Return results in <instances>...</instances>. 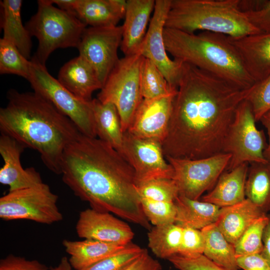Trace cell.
<instances>
[{
  "instance_id": "1",
  "label": "cell",
  "mask_w": 270,
  "mask_h": 270,
  "mask_svg": "<svg viewBox=\"0 0 270 270\" xmlns=\"http://www.w3.org/2000/svg\"><path fill=\"white\" fill-rule=\"evenodd\" d=\"M250 88L184 62L162 143L165 158L197 160L223 153L236 110Z\"/></svg>"
},
{
  "instance_id": "2",
  "label": "cell",
  "mask_w": 270,
  "mask_h": 270,
  "mask_svg": "<svg viewBox=\"0 0 270 270\" xmlns=\"http://www.w3.org/2000/svg\"><path fill=\"white\" fill-rule=\"evenodd\" d=\"M64 182L90 208L112 213L149 230L134 169L124 156L98 138L80 134L61 161Z\"/></svg>"
},
{
  "instance_id": "3",
  "label": "cell",
  "mask_w": 270,
  "mask_h": 270,
  "mask_svg": "<svg viewBox=\"0 0 270 270\" xmlns=\"http://www.w3.org/2000/svg\"><path fill=\"white\" fill-rule=\"evenodd\" d=\"M8 102L0 109V130L26 148L40 154L44 165L61 174L68 146L81 134L75 124L50 101L35 92L10 90Z\"/></svg>"
},
{
  "instance_id": "4",
  "label": "cell",
  "mask_w": 270,
  "mask_h": 270,
  "mask_svg": "<svg viewBox=\"0 0 270 270\" xmlns=\"http://www.w3.org/2000/svg\"><path fill=\"white\" fill-rule=\"evenodd\" d=\"M168 52L174 59L216 75L242 89L255 83L230 38L210 32L190 34L164 28Z\"/></svg>"
},
{
  "instance_id": "5",
  "label": "cell",
  "mask_w": 270,
  "mask_h": 270,
  "mask_svg": "<svg viewBox=\"0 0 270 270\" xmlns=\"http://www.w3.org/2000/svg\"><path fill=\"white\" fill-rule=\"evenodd\" d=\"M165 28L194 34L198 30L232 38L262 33L240 8V0H171Z\"/></svg>"
},
{
  "instance_id": "6",
  "label": "cell",
  "mask_w": 270,
  "mask_h": 270,
  "mask_svg": "<svg viewBox=\"0 0 270 270\" xmlns=\"http://www.w3.org/2000/svg\"><path fill=\"white\" fill-rule=\"evenodd\" d=\"M38 10L26 24L38 40L36 60L42 64L58 48H77L86 26L74 14L54 6L50 0L38 1Z\"/></svg>"
},
{
  "instance_id": "7",
  "label": "cell",
  "mask_w": 270,
  "mask_h": 270,
  "mask_svg": "<svg viewBox=\"0 0 270 270\" xmlns=\"http://www.w3.org/2000/svg\"><path fill=\"white\" fill-rule=\"evenodd\" d=\"M143 59L140 53L120 58L97 96L96 98L102 102L115 106L124 132L128 130L144 99L140 84Z\"/></svg>"
},
{
  "instance_id": "8",
  "label": "cell",
  "mask_w": 270,
  "mask_h": 270,
  "mask_svg": "<svg viewBox=\"0 0 270 270\" xmlns=\"http://www.w3.org/2000/svg\"><path fill=\"white\" fill-rule=\"evenodd\" d=\"M28 80L34 92L50 101L59 111L69 118L79 132L90 137L97 138L90 102L81 100L64 88L48 71L46 65L34 58Z\"/></svg>"
},
{
  "instance_id": "9",
  "label": "cell",
  "mask_w": 270,
  "mask_h": 270,
  "mask_svg": "<svg viewBox=\"0 0 270 270\" xmlns=\"http://www.w3.org/2000/svg\"><path fill=\"white\" fill-rule=\"evenodd\" d=\"M58 196L43 182L26 188L8 192L0 198V218L3 220H26L50 224L61 221Z\"/></svg>"
},
{
  "instance_id": "10",
  "label": "cell",
  "mask_w": 270,
  "mask_h": 270,
  "mask_svg": "<svg viewBox=\"0 0 270 270\" xmlns=\"http://www.w3.org/2000/svg\"><path fill=\"white\" fill-rule=\"evenodd\" d=\"M249 102L238 106L226 140L224 153H230L231 159L226 168L232 170L244 163H266L264 152L266 148L263 130H258Z\"/></svg>"
},
{
  "instance_id": "11",
  "label": "cell",
  "mask_w": 270,
  "mask_h": 270,
  "mask_svg": "<svg viewBox=\"0 0 270 270\" xmlns=\"http://www.w3.org/2000/svg\"><path fill=\"white\" fill-rule=\"evenodd\" d=\"M231 157L230 154L223 152L197 160L166 159L173 168L172 179L179 195L198 200L205 192L214 187L220 175L226 170Z\"/></svg>"
},
{
  "instance_id": "12",
  "label": "cell",
  "mask_w": 270,
  "mask_h": 270,
  "mask_svg": "<svg viewBox=\"0 0 270 270\" xmlns=\"http://www.w3.org/2000/svg\"><path fill=\"white\" fill-rule=\"evenodd\" d=\"M122 26L91 27L84 30L77 47L79 56L94 68L102 86L120 58Z\"/></svg>"
},
{
  "instance_id": "13",
  "label": "cell",
  "mask_w": 270,
  "mask_h": 270,
  "mask_svg": "<svg viewBox=\"0 0 270 270\" xmlns=\"http://www.w3.org/2000/svg\"><path fill=\"white\" fill-rule=\"evenodd\" d=\"M120 154L134 169L136 184L154 179H172L173 168L158 141L140 138L126 131Z\"/></svg>"
},
{
  "instance_id": "14",
  "label": "cell",
  "mask_w": 270,
  "mask_h": 270,
  "mask_svg": "<svg viewBox=\"0 0 270 270\" xmlns=\"http://www.w3.org/2000/svg\"><path fill=\"white\" fill-rule=\"evenodd\" d=\"M170 4L171 0H156L152 16L138 53L152 61L170 86L178 88L184 62L172 60L168 56L164 38V30Z\"/></svg>"
},
{
  "instance_id": "15",
  "label": "cell",
  "mask_w": 270,
  "mask_h": 270,
  "mask_svg": "<svg viewBox=\"0 0 270 270\" xmlns=\"http://www.w3.org/2000/svg\"><path fill=\"white\" fill-rule=\"evenodd\" d=\"M177 90L156 98H144L127 131L138 137L162 143L168 132Z\"/></svg>"
},
{
  "instance_id": "16",
  "label": "cell",
  "mask_w": 270,
  "mask_h": 270,
  "mask_svg": "<svg viewBox=\"0 0 270 270\" xmlns=\"http://www.w3.org/2000/svg\"><path fill=\"white\" fill-rule=\"evenodd\" d=\"M76 229L80 238L120 245L132 242L134 236L132 230L126 222L110 212L92 208L80 212Z\"/></svg>"
},
{
  "instance_id": "17",
  "label": "cell",
  "mask_w": 270,
  "mask_h": 270,
  "mask_svg": "<svg viewBox=\"0 0 270 270\" xmlns=\"http://www.w3.org/2000/svg\"><path fill=\"white\" fill-rule=\"evenodd\" d=\"M26 148L12 137L1 134L0 154L4 164L0 170V182L9 186V192L32 187L43 183L34 168L24 169L20 156Z\"/></svg>"
},
{
  "instance_id": "18",
  "label": "cell",
  "mask_w": 270,
  "mask_h": 270,
  "mask_svg": "<svg viewBox=\"0 0 270 270\" xmlns=\"http://www.w3.org/2000/svg\"><path fill=\"white\" fill-rule=\"evenodd\" d=\"M229 38L255 82L270 74V33Z\"/></svg>"
},
{
  "instance_id": "19",
  "label": "cell",
  "mask_w": 270,
  "mask_h": 270,
  "mask_svg": "<svg viewBox=\"0 0 270 270\" xmlns=\"http://www.w3.org/2000/svg\"><path fill=\"white\" fill-rule=\"evenodd\" d=\"M155 2L156 0H127L120 47L124 56L138 52L146 35Z\"/></svg>"
},
{
  "instance_id": "20",
  "label": "cell",
  "mask_w": 270,
  "mask_h": 270,
  "mask_svg": "<svg viewBox=\"0 0 270 270\" xmlns=\"http://www.w3.org/2000/svg\"><path fill=\"white\" fill-rule=\"evenodd\" d=\"M58 80L78 98L91 101L93 92L101 90L102 84L92 66L78 56L60 69Z\"/></svg>"
},
{
  "instance_id": "21",
  "label": "cell",
  "mask_w": 270,
  "mask_h": 270,
  "mask_svg": "<svg viewBox=\"0 0 270 270\" xmlns=\"http://www.w3.org/2000/svg\"><path fill=\"white\" fill-rule=\"evenodd\" d=\"M126 4V0H76L74 14L91 27L116 26L124 18Z\"/></svg>"
},
{
  "instance_id": "22",
  "label": "cell",
  "mask_w": 270,
  "mask_h": 270,
  "mask_svg": "<svg viewBox=\"0 0 270 270\" xmlns=\"http://www.w3.org/2000/svg\"><path fill=\"white\" fill-rule=\"evenodd\" d=\"M266 214L246 198L236 204L220 208L215 224L226 240L234 245L250 226Z\"/></svg>"
},
{
  "instance_id": "23",
  "label": "cell",
  "mask_w": 270,
  "mask_h": 270,
  "mask_svg": "<svg viewBox=\"0 0 270 270\" xmlns=\"http://www.w3.org/2000/svg\"><path fill=\"white\" fill-rule=\"evenodd\" d=\"M248 168V163H244L232 170L224 171L214 187L202 197L201 200L220 208L232 206L244 200L246 198L245 185Z\"/></svg>"
},
{
  "instance_id": "24",
  "label": "cell",
  "mask_w": 270,
  "mask_h": 270,
  "mask_svg": "<svg viewBox=\"0 0 270 270\" xmlns=\"http://www.w3.org/2000/svg\"><path fill=\"white\" fill-rule=\"evenodd\" d=\"M62 244L70 256L68 259L72 268L82 270L124 249L127 245H120L100 240H64Z\"/></svg>"
},
{
  "instance_id": "25",
  "label": "cell",
  "mask_w": 270,
  "mask_h": 270,
  "mask_svg": "<svg viewBox=\"0 0 270 270\" xmlns=\"http://www.w3.org/2000/svg\"><path fill=\"white\" fill-rule=\"evenodd\" d=\"M22 0L0 2L1 26L3 38L12 42L28 60L30 58L32 42L31 36L22 24L21 18Z\"/></svg>"
},
{
  "instance_id": "26",
  "label": "cell",
  "mask_w": 270,
  "mask_h": 270,
  "mask_svg": "<svg viewBox=\"0 0 270 270\" xmlns=\"http://www.w3.org/2000/svg\"><path fill=\"white\" fill-rule=\"evenodd\" d=\"M174 202L176 210L175 224L182 228L202 230L216 222L220 209L212 204L180 195Z\"/></svg>"
},
{
  "instance_id": "27",
  "label": "cell",
  "mask_w": 270,
  "mask_h": 270,
  "mask_svg": "<svg viewBox=\"0 0 270 270\" xmlns=\"http://www.w3.org/2000/svg\"><path fill=\"white\" fill-rule=\"evenodd\" d=\"M92 106L96 137L120 153L124 132L116 107L110 102H102L97 98L92 100Z\"/></svg>"
},
{
  "instance_id": "28",
  "label": "cell",
  "mask_w": 270,
  "mask_h": 270,
  "mask_svg": "<svg viewBox=\"0 0 270 270\" xmlns=\"http://www.w3.org/2000/svg\"><path fill=\"white\" fill-rule=\"evenodd\" d=\"M204 246V255L228 270H238L234 245L230 242L215 223L201 230Z\"/></svg>"
},
{
  "instance_id": "29",
  "label": "cell",
  "mask_w": 270,
  "mask_h": 270,
  "mask_svg": "<svg viewBox=\"0 0 270 270\" xmlns=\"http://www.w3.org/2000/svg\"><path fill=\"white\" fill-rule=\"evenodd\" d=\"M245 194L246 198L268 214L270 206V162L249 164Z\"/></svg>"
},
{
  "instance_id": "30",
  "label": "cell",
  "mask_w": 270,
  "mask_h": 270,
  "mask_svg": "<svg viewBox=\"0 0 270 270\" xmlns=\"http://www.w3.org/2000/svg\"><path fill=\"white\" fill-rule=\"evenodd\" d=\"M182 230L176 224L154 226L148 233V246L156 257L168 260L178 254Z\"/></svg>"
},
{
  "instance_id": "31",
  "label": "cell",
  "mask_w": 270,
  "mask_h": 270,
  "mask_svg": "<svg viewBox=\"0 0 270 270\" xmlns=\"http://www.w3.org/2000/svg\"><path fill=\"white\" fill-rule=\"evenodd\" d=\"M140 84L144 98H158L178 90L171 87L156 64L144 57L140 68Z\"/></svg>"
},
{
  "instance_id": "32",
  "label": "cell",
  "mask_w": 270,
  "mask_h": 270,
  "mask_svg": "<svg viewBox=\"0 0 270 270\" xmlns=\"http://www.w3.org/2000/svg\"><path fill=\"white\" fill-rule=\"evenodd\" d=\"M30 60L26 58L10 41L0 39V74H16L28 80Z\"/></svg>"
},
{
  "instance_id": "33",
  "label": "cell",
  "mask_w": 270,
  "mask_h": 270,
  "mask_svg": "<svg viewBox=\"0 0 270 270\" xmlns=\"http://www.w3.org/2000/svg\"><path fill=\"white\" fill-rule=\"evenodd\" d=\"M269 220L267 214L248 226L234 244L236 256L262 252L263 234Z\"/></svg>"
},
{
  "instance_id": "34",
  "label": "cell",
  "mask_w": 270,
  "mask_h": 270,
  "mask_svg": "<svg viewBox=\"0 0 270 270\" xmlns=\"http://www.w3.org/2000/svg\"><path fill=\"white\" fill-rule=\"evenodd\" d=\"M140 197L152 200L174 202L179 196L177 186L172 178H157L136 184Z\"/></svg>"
},
{
  "instance_id": "35",
  "label": "cell",
  "mask_w": 270,
  "mask_h": 270,
  "mask_svg": "<svg viewBox=\"0 0 270 270\" xmlns=\"http://www.w3.org/2000/svg\"><path fill=\"white\" fill-rule=\"evenodd\" d=\"M143 212L154 226L175 224L176 210L174 202H162L140 198Z\"/></svg>"
},
{
  "instance_id": "36",
  "label": "cell",
  "mask_w": 270,
  "mask_h": 270,
  "mask_svg": "<svg viewBox=\"0 0 270 270\" xmlns=\"http://www.w3.org/2000/svg\"><path fill=\"white\" fill-rule=\"evenodd\" d=\"M144 250L130 242L122 250L82 270H123L140 257Z\"/></svg>"
},
{
  "instance_id": "37",
  "label": "cell",
  "mask_w": 270,
  "mask_h": 270,
  "mask_svg": "<svg viewBox=\"0 0 270 270\" xmlns=\"http://www.w3.org/2000/svg\"><path fill=\"white\" fill-rule=\"evenodd\" d=\"M246 100L250 105L256 122L260 121L270 110V74L252 86Z\"/></svg>"
},
{
  "instance_id": "38",
  "label": "cell",
  "mask_w": 270,
  "mask_h": 270,
  "mask_svg": "<svg viewBox=\"0 0 270 270\" xmlns=\"http://www.w3.org/2000/svg\"><path fill=\"white\" fill-rule=\"evenodd\" d=\"M204 242L201 230L183 228L180 255L184 257H195L204 254Z\"/></svg>"
},
{
  "instance_id": "39",
  "label": "cell",
  "mask_w": 270,
  "mask_h": 270,
  "mask_svg": "<svg viewBox=\"0 0 270 270\" xmlns=\"http://www.w3.org/2000/svg\"><path fill=\"white\" fill-rule=\"evenodd\" d=\"M168 260L178 270H228L204 254L191 258L176 255Z\"/></svg>"
},
{
  "instance_id": "40",
  "label": "cell",
  "mask_w": 270,
  "mask_h": 270,
  "mask_svg": "<svg viewBox=\"0 0 270 270\" xmlns=\"http://www.w3.org/2000/svg\"><path fill=\"white\" fill-rule=\"evenodd\" d=\"M244 13L250 22L261 32L270 33V0H260L256 10Z\"/></svg>"
},
{
  "instance_id": "41",
  "label": "cell",
  "mask_w": 270,
  "mask_h": 270,
  "mask_svg": "<svg viewBox=\"0 0 270 270\" xmlns=\"http://www.w3.org/2000/svg\"><path fill=\"white\" fill-rule=\"evenodd\" d=\"M0 270H48L44 264L36 260L10 254L0 261Z\"/></svg>"
},
{
  "instance_id": "42",
  "label": "cell",
  "mask_w": 270,
  "mask_h": 270,
  "mask_svg": "<svg viewBox=\"0 0 270 270\" xmlns=\"http://www.w3.org/2000/svg\"><path fill=\"white\" fill-rule=\"evenodd\" d=\"M239 268L244 270H270V263L261 254L236 256Z\"/></svg>"
},
{
  "instance_id": "43",
  "label": "cell",
  "mask_w": 270,
  "mask_h": 270,
  "mask_svg": "<svg viewBox=\"0 0 270 270\" xmlns=\"http://www.w3.org/2000/svg\"><path fill=\"white\" fill-rule=\"evenodd\" d=\"M160 262L151 256L145 249L142 255L123 270H162Z\"/></svg>"
},
{
  "instance_id": "44",
  "label": "cell",
  "mask_w": 270,
  "mask_h": 270,
  "mask_svg": "<svg viewBox=\"0 0 270 270\" xmlns=\"http://www.w3.org/2000/svg\"><path fill=\"white\" fill-rule=\"evenodd\" d=\"M269 217V222L264 228L263 234V249L260 254L270 264V216Z\"/></svg>"
},
{
  "instance_id": "45",
  "label": "cell",
  "mask_w": 270,
  "mask_h": 270,
  "mask_svg": "<svg viewBox=\"0 0 270 270\" xmlns=\"http://www.w3.org/2000/svg\"><path fill=\"white\" fill-rule=\"evenodd\" d=\"M260 121L261 122L267 131L268 142L267 144L266 148L264 152V155L265 158L270 162V110L264 114Z\"/></svg>"
},
{
  "instance_id": "46",
  "label": "cell",
  "mask_w": 270,
  "mask_h": 270,
  "mask_svg": "<svg viewBox=\"0 0 270 270\" xmlns=\"http://www.w3.org/2000/svg\"><path fill=\"white\" fill-rule=\"evenodd\" d=\"M52 4H56L60 8L73 14L76 0H50ZM75 16V15H74Z\"/></svg>"
},
{
  "instance_id": "47",
  "label": "cell",
  "mask_w": 270,
  "mask_h": 270,
  "mask_svg": "<svg viewBox=\"0 0 270 270\" xmlns=\"http://www.w3.org/2000/svg\"><path fill=\"white\" fill-rule=\"evenodd\" d=\"M72 266L68 259L66 256L62 258L58 264L50 269V270H72Z\"/></svg>"
},
{
  "instance_id": "48",
  "label": "cell",
  "mask_w": 270,
  "mask_h": 270,
  "mask_svg": "<svg viewBox=\"0 0 270 270\" xmlns=\"http://www.w3.org/2000/svg\"><path fill=\"white\" fill-rule=\"evenodd\" d=\"M268 214L270 216V206Z\"/></svg>"
}]
</instances>
